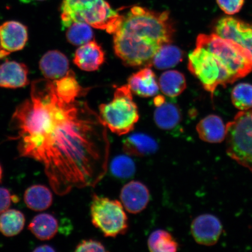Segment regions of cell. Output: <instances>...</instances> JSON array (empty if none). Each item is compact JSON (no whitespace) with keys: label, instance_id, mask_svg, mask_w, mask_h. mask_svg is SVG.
<instances>
[{"label":"cell","instance_id":"23","mask_svg":"<svg viewBox=\"0 0 252 252\" xmlns=\"http://www.w3.org/2000/svg\"><path fill=\"white\" fill-rule=\"evenodd\" d=\"M25 223V216L20 211L7 210L0 214V232L8 237L20 234Z\"/></svg>","mask_w":252,"mask_h":252},{"label":"cell","instance_id":"17","mask_svg":"<svg viewBox=\"0 0 252 252\" xmlns=\"http://www.w3.org/2000/svg\"><path fill=\"white\" fill-rule=\"evenodd\" d=\"M158 149L156 140L146 134H132L123 141V150L128 156H148L155 153Z\"/></svg>","mask_w":252,"mask_h":252},{"label":"cell","instance_id":"2","mask_svg":"<svg viewBox=\"0 0 252 252\" xmlns=\"http://www.w3.org/2000/svg\"><path fill=\"white\" fill-rule=\"evenodd\" d=\"M175 31L169 11L134 6L113 33L116 55L126 65H151L158 50L172 43Z\"/></svg>","mask_w":252,"mask_h":252},{"label":"cell","instance_id":"34","mask_svg":"<svg viewBox=\"0 0 252 252\" xmlns=\"http://www.w3.org/2000/svg\"><path fill=\"white\" fill-rule=\"evenodd\" d=\"M2 175V170L1 165H0V182H1Z\"/></svg>","mask_w":252,"mask_h":252},{"label":"cell","instance_id":"21","mask_svg":"<svg viewBox=\"0 0 252 252\" xmlns=\"http://www.w3.org/2000/svg\"><path fill=\"white\" fill-rule=\"evenodd\" d=\"M183 58L184 53L181 49L171 43L165 44L158 50L151 65L159 70H166L178 65Z\"/></svg>","mask_w":252,"mask_h":252},{"label":"cell","instance_id":"31","mask_svg":"<svg viewBox=\"0 0 252 252\" xmlns=\"http://www.w3.org/2000/svg\"><path fill=\"white\" fill-rule=\"evenodd\" d=\"M56 250L54 248L52 247H50L49 245H44L39 246V247L36 248L33 250V252H55Z\"/></svg>","mask_w":252,"mask_h":252},{"label":"cell","instance_id":"7","mask_svg":"<svg viewBox=\"0 0 252 252\" xmlns=\"http://www.w3.org/2000/svg\"><path fill=\"white\" fill-rule=\"evenodd\" d=\"M125 208L118 200L94 194L91 204L93 225L106 237L115 238L125 234L128 220Z\"/></svg>","mask_w":252,"mask_h":252},{"label":"cell","instance_id":"16","mask_svg":"<svg viewBox=\"0 0 252 252\" xmlns=\"http://www.w3.org/2000/svg\"><path fill=\"white\" fill-rule=\"evenodd\" d=\"M196 130L200 139L207 143H220L225 139L226 126L217 115H209L201 120Z\"/></svg>","mask_w":252,"mask_h":252},{"label":"cell","instance_id":"8","mask_svg":"<svg viewBox=\"0 0 252 252\" xmlns=\"http://www.w3.org/2000/svg\"><path fill=\"white\" fill-rule=\"evenodd\" d=\"M214 33L223 39L234 41L252 55V24L234 18L224 17L217 23Z\"/></svg>","mask_w":252,"mask_h":252},{"label":"cell","instance_id":"13","mask_svg":"<svg viewBox=\"0 0 252 252\" xmlns=\"http://www.w3.org/2000/svg\"><path fill=\"white\" fill-rule=\"evenodd\" d=\"M29 70L24 63L7 61L0 65V87L18 88L28 86Z\"/></svg>","mask_w":252,"mask_h":252},{"label":"cell","instance_id":"12","mask_svg":"<svg viewBox=\"0 0 252 252\" xmlns=\"http://www.w3.org/2000/svg\"><path fill=\"white\" fill-rule=\"evenodd\" d=\"M105 53L96 41H90L76 50L74 63L84 71H94L98 70L105 62Z\"/></svg>","mask_w":252,"mask_h":252},{"label":"cell","instance_id":"32","mask_svg":"<svg viewBox=\"0 0 252 252\" xmlns=\"http://www.w3.org/2000/svg\"><path fill=\"white\" fill-rule=\"evenodd\" d=\"M165 101V97L162 95H158L155 97L154 99V105L156 107L158 106Z\"/></svg>","mask_w":252,"mask_h":252},{"label":"cell","instance_id":"1","mask_svg":"<svg viewBox=\"0 0 252 252\" xmlns=\"http://www.w3.org/2000/svg\"><path fill=\"white\" fill-rule=\"evenodd\" d=\"M84 91L71 70L59 80H34L30 98L11 120L20 157L41 163L50 187L61 196L94 187L108 169L105 126L77 99Z\"/></svg>","mask_w":252,"mask_h":252},{"label":"cell","instance_id":"22","mask_svg":"<svg viewBox=\"0 0 252 252\" xmlns=\"http://www.w3.org/2000/svg\"><path fill=\"white\" fill-rule=\"evenodd\" d=\"M159 86L165 95L175 97L180 95L187 88L184 75L176 70L167 71L160 75Z\"/></svg>","mask_w":252,"mask_h":252},{"label":"cell","instance_id":"25","mask_svg":"<svg viewBox=\"0 0 252 252\" xmlns=\"http://www.w3.org/2000/svg\"><path fill=\"white\" fill-rule=\"evenodd\" d=\"M94 33L89 25L85 23H74L66 31V37L69 43L74 46H82L89 42Z\"/></svg>","mask_w":252,"mask_h":252},{"label":"cell","instance_id":"30","mask_svg":"<svg viewBox=\"0 0 252 252\" xmlns=\"http://www.w3.org/2000/svg\"><path fill=\"white\" fill-rule=\"evenodd\" d=\"M12 197L8 189L0 188V214L8 210L11 206Z\"/></svg>","mask_w":252,"mask_h":252},{"label":"cell","instance_id":"18","mask_svg":"<svg viewBox=\"0 0 252 252\" xmlns=\"http://www.w3.org/2000/svg\"><path fill=\"white\" fill-rule=\"evenodd\" d=\"M24 201L31 210L42 212L52 206L53 195L50 189L45 186L33 185L25 191Z\"/></svg>","mask_w":252,"mask_h":252},{"label":"cell","instance_id":"24","mask_svg":"<svg viewBox=\"0 0 252 252\" xmlns=\"http://www.w3.org/2000/svg\"><path fill=\"white\" fill-rule=\"evenodd\" d=\"M148 247L153 252H175L178 251V244L169 232L157 229L150 235Z\"/></svg>","mask_w":252,"mask_h":252},{"label":"cell","instance_id":"14","mask_svg":"<svg viewBox=\"0 0 252 252\" xmlns=\"http://www.w3.org/2000/svg\"><path fill=\"white\" fill-rule=\"evenodd\" d=\"M39 68L45 78L50 80H59L68 73V60L58 50H50L41 58Z\"/></svg>","mask_w":252,"mask_h":252},{"label":"cell","instance_id":"29","mask_svg":"<svg viewBox=\"0 0 252 252\" xmlns=\"http://www.w3.org/2000/svg\"><path fill=\"white\" fill-rule=\"evenodd\" d=\"M78 252H106V248L101 242L93 239L82 241L78 244L75 250Z\"/></svg>","mask_w":252,"mask_h":252},{"label":"cell","instance_id":"35","mask_svg":"<svg viewBox=\"0 0 252 252\" xmlns=\"http://www.w3.org/2000/svg\"><path fill=\"white\" fill-rule=\"evenodd\" d=\"M36 1H43V0H36Z\"/></svg>","mask_w":252,"mask_h":252},{"label":"cell","instance_id":"19","mask_svg":"<svg viewBox=\"0 0 252 252\" xmlns=\"http://www.w3.org/2000/svg\"><path fill=\"white\" fill-rule=\"evenodd\" d=\"M28 229L41 241H48L55 237L59 230L58 220L49 214H40L34 217Z\"/></svg>","mask_w":252,"mask_h":252},{"label":"cell","instance_id":"15","mask_svg":"<svg viewBox=\"0 0 252 252\" xmlns=\"http://www.w3.org/2000/svg\"><path fill=\"white\" fill-rule=\"evenodd\" d=\"M128 86L132 92L144 97L155 96L159 91L156 75L149 67L132 75L128 78Z\"/></svg>","mask_w":252,"mask_h":252},{"label":"cell","instance_id":"26","mask_svg":"<svg viewBox=\"0 0 252 252\" xmlns=\"http://www.w3.org/2000/svg\"><path fill=\"white\" fill-rule=\"evenodd\" d=\"M233 105L241 111L252 108V85L241 83L234 88L231 93Z\"/></svg>","mask_w":252,"mask_h":252},{"label":"cell","instance_id":"33","mask_svg":"<svg viewBox=\"0 0 252 252\" xmlns=\"http://www.w3.org/2000/svg\"><path fill=\"white\" fill-rule=\"evenodd\" d=\"M9 55H10V52L7 51V50H5L3 47L0 45V59H2L3 58H5V57H7Z\"/></svg>","mask_w":252,"mask_h":252},{"label":"cell","instance_id":"27","mask_svg":"<svg viewBox=\"0 0 252 252\" xmlns=\"http://www.w3.org/2000/svg\"><path fill=\"white\" fill-rule=\"evenodd\" d=\"M110 170L112 174L120 179H128L133 176L135 172V165L130 157L119 156L112 160Z\"/></svg>","mask_w":252,"mask_h":252},{"label":"cell","instance_id":"5","mask_svg":"<svg viewBox=\"0 0 252 252\" xmlns=\"http://www.w3.org/2000/svg\"><path fill=\"white\" fill-rule=\"evenodd\" d=\"M99 111L103 125L118 135L130 133L139 120L137 106L128 85L117 88L112 101L100 105Z\"/></svg>","mask_w":252,"mask_h":252},{"label":"cell","instance_id":"20","mask_svg":"<svg viewBox=\"0 0 252 252\" xmlns=\"http://www.w3.org/2000/svg\"><path fill=\"white\" fill-rule=\"evenodd\" d=\"M154 121L162 130H172L180 124L182 116L175 103L166 102L157 107L154 112Z\"/></svg>","mask_w":252,"mask_h":252},{"label":"cell","instance_id":"10","mask_svg":"<svg viewBox=\"0 0 252 252\" xmlns=\"http://www.w3.org/2000/svg\"><path fill=\"white\" fill-rule=\"evenodd\" d=\"M120 198L125 209L129 213L135 214L146 209L150 202V193L143 183L133 181L123 187Z\"/></svg>","mask_w":252,"mask_h":252},{"label":"cell","instance_id":"6","mask_svg":"<svg viewBox=\"0 0 252 252\" xmlns=\"http://www.w3.org/2000/svg\"><path fill=\"white\" fill-rule=\"evenodd\" d=\"M226 153L252 173V110L237 113L226 125Z\"/></svg>","mask_w":252,"mask_h":252},{"label":"cell","instance_id":"28","mask_svg":"<svg viewBox=\"0 0 252 252\" xmlns=\"http://www.w3.org/2000/svg\"><path fill=\"white\" fill-rule=\"evenodd\" d=\"M245 0H217L222 11L228 15H234L240 11Z\"/></svg>","mask_w":252,"mask_h":252},{"label":"cell","instance_id":"3","mask_svg":"<svg viewBox=\"0 0 252 252\" xmlns=\"http://www.w3.org/2000/svg\"><path fill=\"white\" fill-rule=\"evenodd\" d=\"M188 69L213 97L219 86L226 87L250 73L252 55L232 40L200 34L189 55Z\"/></svg>","mask_w":252,"mask_h":252},{"label":"cell","instance_id":"9","mask_svg":"<svg viewBox=\"0 0 252 252\" xmlns=\"http://www.w3.org/2000/svg\"><path fill=\"white\" fill-rule=\"evenodd\" d=\"M222 231L220 220L212 214L198 216L191 222V235L198 244L204 246L216 244Z\"/></svg>","mask_w":252,"mask_h":252},{"label":"cell","instance_id":"11","mask_svg":"<svg viewBox=\"0 0 252 252\" xmlns=\"http://www.w3.org/2000/svg\"><path fill=\"white\" fill-rule=\"evenodd\" d=\"M28 40L27 27L15 21L5 22L0 26V45L9 52L24 49Z\"/></svg>","mask_w":252,"mask_h":252},{"label":"cell","instance_id":"4","mask_svg":"<svg viewBox=\"0 0 252 252\" xmlns=\"http://www.w3.org/2000/svg\"><path fill=\"white\" fill-rule=\"evenodd\" d=\"M61 11L63 29L81 23L113 34L122 18L105 0H63Z\"/></svg>","mask_w":252,"mask_h":252}]
</instances>
